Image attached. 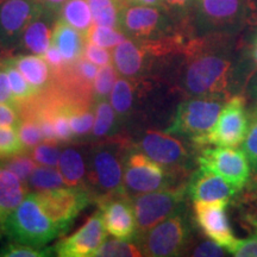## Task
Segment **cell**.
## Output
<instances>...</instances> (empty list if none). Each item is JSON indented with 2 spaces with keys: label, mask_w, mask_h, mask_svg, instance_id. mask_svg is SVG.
<instances>
[{
  "label": "cell",
  "mask_w": 257,
  "mask_h": 257,
  "mask_svg": "<svg viewBox=\"0 0 257 257\" xmlns=\"http://www.w3.org/2000/svg\"><path fill=\"white\" fill-rule=\"evenodd\" d=\"M225 34H212L186 43L187 63L182 88L189 96L225 95L230 98L237 67Z\"/></svg>",
  "instance_id": "obj_1"
},
{
  "label": "cell",
  "mask_w": 257,
  "mask_h": 257,
  "mask_svg": "<svg viewBox=\"0 0 257 257\" xmlns=\"http://www.w3.org/2000/svg\"><path fill=\"white\" fill-rule=\"evenodd\" d=\"M127 138L110 137L98 141L87 159V180L83 187L91 193L93 202L121 191L124 160L128 148Z\"/></svg>",
  "instance_id": "obj_2"
},
{
  "label": "cell",
  "mask_w": 257,
  "mask_h": 257,
  "mask_svg": "<svg viewBox=\"0 0 257 257\" xmlns=\"http://www.w3.org/2000/svg\"><path fill=\"white\" fill-rule=\"evenodd\" d=\"M68 229L47 216L34 192L28 193L21 205L0 225V232L12 242L36 248H43Z\"/></svg>",
  "instance_id": "obj_3"
},
{
  "label": "cell",
  "mask_w": 257,
  "mask_h": 257,
  "mask_svg": "<svg viewBox=\"0 0 257 257\" xmlns=\"http://www.w3.org/2000/svg\"><path fill=\"white\" fill-rule=\"evenodd\" d=\"M186 174L160 165L131 144L124 160L123 188L134 198L144 193L174 187L176 180Z\"/></svg>",
  "instance_id": "obj_4"
},
{
  "label": "cell",
  "mask_w": 257,
  "mask_h": 257,
  "mask_svg": "<svg viewBox=\"0 0 257 257\" xmlns=\"http://www.w3.org/2000/svg\"><path fill=\"white\" fill-rule=\"evenodd\" d=\"M227 99L225 95L192 96L179 105L166 133L191 138L195 143L210 133Z\"/></svg>",
  "instance_id": "obj_5"
},
{
  "label": "cell",
  "mask_w": 257,
  "mask_h": 257,
  "mask_svg": "<svg viewBox=\"0 0 257 257\" xmlns=\"http://www.w3.org/2000/svg\"><path fill=\"white\" fill-rule=\"evenodd\" d=\"M189 238V223L185 211L167 218L146 232L137 234L135 242L143 256H179L186 250Z\"/></svg>",
  "instance_id": "obj_6"
},
{
  "label": "cell",
  "mask_w": 257,
  "mask_h": 257,
  "mask_svg": "<svg viewBox=\"0 0 257 257\" xmlns=\"http://www.w3.org/2000/svg\"><path fill=\"white\" fill-rule=\"evenodd\" d=\"M187 194V185L182 184L134 197L137 234L146 232L161 221L184 210Z\"/></svg>",
  "instance_id": "obj_7"
},
{
  "label": "cell",
  "mask_w": 257,
  "mask_h": 257,
  "mask_svg": "<svg viewBox=\"0 0 257 257\" xmlns=\"http://www.w3.org/2000/svg\"><path fill=\"white\" fill-rule=\"evenodd\" d=\"M250 115L246 112V99L242 94L230 96L219 117L208 134L197 141L200 147H238L243 144L249 128Z\"/></svg>",
  "instance_id": "obj_8"
},
{
  "label": "cell",
  "mask_w": 257,
  "mask_h": 257,
  "mask_svg": "<svg viewBox=\"0 0 257 257\" xmlns=\"http://www.w3.org/2000/svg\"><path fill=\"white\" fill-rule=\"evenodd\" d=\"M197 23L202 31L229 35L248 21L250 0H195Z\"/></svg>",
  "instance_id": "obj_9"
},
{
  "label": "cell",
  "mask_w": 257,
  "mask_h": 257,
  "mask_svg": "<svg viewBox=\"0 0 257 257\" xmlns=\"http://www.w3.org/2000/svg\"><path fill=\"white\" fill-rule=\"evenodd\" d=\"M200 168L207 169L223 178L239 192L250 176V163L244 150L236 147H205L198 156Z\"/></svg>",
  "instance_id": "obj_10"
},
{
  "label": "cell",
  "mask_w": 257,
  "mask_h": 257,
  "mask_svg": "<svg viewBox=\"0 0 257 257\" xmlns=\"http://www.w3.org/2000/svg\"><path fill=\"white\" fill-rule=\"evenodd\" d=\"M34 193L47 216L67 227L93 201L91 193L83 186H64Z\"/></svg>",
  "instance_id": "obj_11"
},
{
  "label": "cell",
  "mask_w": 257,
  "mask_h": 257,
  "mask_svg": "<svg viewBox=\"0 0 257 257\" xmlns=\"http://www.w3.org/2000/svg\"><path fill=\"white\" fill-rule=\"evenodd\" d=\"M229 199L214 201H194L193 211L199 229L213 242L223 246L233 255L238 248L240 239L236 238L227 219L226 207Z\"/></svg>",
  "instance_id": "obj_12"
},
{
  "label": "cell",
  "mask_w": 257,
  "mask_h": 257,
  "mask_svg": "<svg viewBox=\"0 0 257 257\" xmlns=\"http://www.w3.org/2000/svg\"><path fill=\"white\" fill-rule=\"evenodd\" d=\"M168 21L157 6L124 4L118 18V30L133 40H157L165 36Z\"/></svg>",
  "instance_id": "obj_13"
},
{
  "label": "cell",
  "mask_w": 257,
  "mask_h": 257,
  "mask_svg": "<svg viewBox=\"0 0 257 257\" xmlns=\"http://www.w3.org/2000/svg\"><path fill=\"white\" fill-rule=\"evenodd\" d=\"M43 11L36 0H0V49L18 46L28 25Z\"/></svg>",
  "instance_id": "obj_14"
},
{
  "label": "cell",
  "mask_w": 257,
  "mask_h": 257,
  "mask_svg": "<svg viewBox=\"0 0 257 257\" xmlns=\"http://www.w3.org/2000/svg\"><path fill=\"white\" fill-rule=\"evenodd\" d=\"M148 157L167 168L187 173L191 155L187 147L174 135L161 131L148 130L140 142L135 144Z\"/></svg>",
  "instance_id": "obj_15"
},
{
  "label": "cell",
  "mask_w": 257,
  "mask_h": 257,
  "mask_svg": "<svg viewBox=\"0 0 257 257\" xmlns=\"http://www.w3.org/2000/svg\"><path fill=\"white\" fill-rule=\"evenodd\" d=\"M105 229L111 236L123 240L135 239L137 234L133 198L124 189L96 202Z\"/></svg>",
  "instance_id": "obj_16"
},
{
  "label": "cell",
  "mask_w": 257,
  "mask_h": 257,
  "mask_svg": "<svg viewBox=\"0 0 257 257\" xmlns=\"http://www.w3.org/2000/svg\"><path fill=\"white\" fill-rule=\"evenodd\" d=\"M107 233L100 212L96 211L76 232L59 240L54 246V252L60 257L94 256L99 246L106 240Z\"/></svg>",
  "instance_id": "obj_17"
},
{
  "label": "cell",
  "mask_w": 257,
  "mask_h": 257,
  "mask_svg": "<svg viewBox=\"0 0 257 257\" xmlns=\"http://www.w3.org/2000/svg\"><path fill=\"white\" fill-rule=\"evenodd\" d=\"M152 56L153 53L144 41L125 40L112 51V63L118 75L135 80L147 72Z\"/></svg>",
  "instance_id": "obj_18"
},
{
  "label": "cell",
  "mask_w": 257,
  "mask_h": 257,
  "mask_svg": "<svg viewBox=\"0 0 257 257\" xmlns=\"http://www.w3.org/2000/svg\"><path fill=\"white\" fill-rule=\"evenodd\" d=\"M187 193L193 201H214L221 199L230 200L237 192L219 175L199 167L189 179Z\"/></svg>",
  "instance_id": "obj_19"
},
{
  "label": "cell",
  "mask_w": 257,
  "mask_h": 257,
  "mask_svg": "<svg viewBox=\"0 0 257 257\" xmlns=\"http://www.w3.org/2000/svg\"><path fill=\"white\" fill-rule=\"evenodd\" d=\"M86 43L87 37L72 25L66 23L63 19L60 18L54 25L51 44L60 50L67 64H72L81 59L85 53Z\"/></svg>",
  "instance_id": "obj_20"
},
{
  "label": "cell",
  "mask_w": 257,
  "mask_h": 257,
  "mask_svg": "<svg viewBox=\"0 0 257 257\" xmlns=\"http://www.w3.org/2000/svg\"><path fill=\"white\" fill-rule=\"evenodd\" d=\"M37 92V94L46 92L53 83V74L44 57L41 55H16L8 59Z\"/></svg>",
  "instance_id": "obj_21"
},
{
  "label": "cell",
  "mask_w": 257,
  "mask_h": 257,
  "mask_svg": "<svg viewBox=\"0 0 257 257\" xmlns=\"http://www.w3.org/2000/svg\"><path fill=\"white\" fill-rule=\"evenodd\" d=\"M55 14L46 11L35 18L30 24L28 25L23 32L21 40V46L24 50L34 55H44L48 48L51 43V35H53L54 25L53 16Z\"/></svg>",
  "instance_id": "obj_22"
},
{
  "label": "cell",
  "mask_w": 257,
  "mask_h": 257,
  "mask_svg": "<svg viewBox=\"0 0 257 257\" xmlns=\"http://www.w3.org/2000/svg\"><path fill=\"white\" fill-rule=\"evenodd\" d=\"M28 192L27 186L0 163V225L21 205Z\"/></svg>",
  "instance_id": "obj_23"
},
{
  "label": "cell",
  "mask_w": 257,
  "mask_h": 257,
  "mask_svg": "<svg viewBox=\"0 0 257 257\" xmlns=\"http://www.w3.org/2000/svg\"><path fill=\"white\" fill-rule=\"evenodd\" d=\"M87 159L81 148L67 147L61 152L59 170L67 186H85L87 180Z\"/></svg>",
  "instance_id": "obj_24"
},
{
  "label": "cell",
  "mask_w": 257,
  "mask_h": 257,
  "mask_svg": "<svg viewBox=\"0 0 257 257\" xmlns=\"http://www.w3.org/2000/svg\"><path fill=\"white\" fill-rule=\"evenodd\" d=\"M66 111L75 140L91 136L95 119L94 104L67 100Z\"/></svg>",
  "instance_id": "obj_25"
},
{
  "label": "cell",
  "mask_w": 257,
  "mask_h": 257,
  "mask_svg": "<svg viewBox=\"0 0 257 257\" xmlns=\"http://www.w3.org/2000/svg\"><path fill=\"white\" fill-rule=\"evenodd\" d=\"M60 18L86 37L94 23L87 0H67L60 10Z\"/></svg>",
  "instance_id": "obj_26"
},
{
  "label": "cell",
  "mask_w": 257,
  "mask_h": 257,
  "mask_svg": "<svg viewBox=\"0 0 257 257\" xmlns=\"http://www.w3.org/2000/svg\"><path fill=\"white\" fill-rule=\"evenodd\" d=\"M95 119L93 125L91 136L96 141L110 138L117 133L118 118L117 113L107 100H101L94 104Z\"/></svg>",
  "instance_id": "obj_27"
},
{
  "label": "cell",
  "mask_w": 257,
  "mask_h": 257,
  "mask_svg": "<svg viewBox=\"0 0 257 257\" xmlns=\"http://www.w3.org/2000/svg\"><path fill=\"white\" fill-rule=\"evenodd\" d=\"M134 79H127L121 76L115 81L112 88L110 100L113 110L117 113L118 118L124 119L130 114L135 102V86Z\"/></svg>",
  "instance_id": "obj_28"
},
{
  "label": "cell",
  "mask_w": 257,
  "mask_h": 257,
  "mask_svg": "<svg viewBox=\"0 0 257 257\" xmlns=\"http://www.w3.org/2000/svg\"><path fill=\"white\" fill-rule=\"evenodd\" d=\"M87 2L94 24L118 29V18H119L120 10L124 6L123 0H87Z\"/></svg>",
  "instance_id": "obj_29"
},
{
  "label": "cell",
  "mask_w": 257,
  "mask_h": 257,
  "mask_svg": "<svg viewBox=\"0 0 257 257\" xmlns=\"http://www.w3.org/2000/svg\"><path fill=\"white\" fill-rule=\"evenodd\" d=\"M64 186L67 185L63 176L61 175L60 170L55 169V167L37 166L28 181V189L31 192L48 191Z\"/></svg>",
  "instance_id": "obj_30"
},
{
  "label": "cell",
  "mask_w": 257,
  "mask_h": 257,
  "mask_svg": "<svg viewBox=\"0 0 257 257\" xmlns=\"http://www.w3.org/2000/svg\"><path fill=\"white\" fill-rule=\"evenodd\" d=\"M2 63L5 67L6 73H8L10 87H11L12 94L17 101V105L30 100L37 95V92L32 88V86L24 78L23 74L19 72L14 64L10 63L8 59L2 61Z\"/></svg>",
  "instance_id": "obj_31"
},
{
  "label": "cell",
  "mask_w": 257,
  "mask_h": 257,
  "mask_svg": "<svg viewBox=\"0 0 257 257\" xmlns=\"http://www.w3.org/2000/svg\"><path fill=\"white\" fill-rule=\"evenodd\" d=\"M21 112L22 120L17 130L25 150H27V153H30L35 147L44 142L43 134H42L40 124L34 115L28 113V112Z\"/></svg>",
  "instance_id": "obj_32"
},
{
  "label": "cell",
  "mask_w": 257,
  "mask_h": 257,
  "mask_svg": "<svg viewBox=\"0 0 257 257\" xmlns=\"http://www.w3.org/2000/svg\"><path fill=\"white\" fill-rule=\"evenodd\" d=\"M117 70H115L113 63H108L102 66L98 70L94 82H93V102L101 100H107L110 96L112 88H113L115 81H117Z\"/></svg>",
  "instance_id": "obj_33"
},
{
  "label": "cell",
  "mask_w": 257,
  "mask_h": 257,
  "mask_svg": "<svg viewBox=\"0 0 257 257\" xmlns=\"http://www.w3.org/2000/svg\"><path fill=\"white\" fill-rule=\"evenodd\" d=\"M94 256L98 257H140L143 256L141 249L138 248L137 244L128 243L127 240H123L119 238L105 240L104 243L99 246ZM93 256V257H94Z\"/></svg>",
  "instance_id": "obj_34"
},
{
  "label": "cell",
  "mask_w": 257,
  "mask_h": 257,
  "mask_svg": "<svg viewBox=\"0 0 257 257\" xmlns=\"http://www.w3.org/2000/svg\"><path fill=\"white\" fill-rule=\"evenodd\" d=\"M87 41L99 47L110 49L125 41V35L121 31L119 32L118 29L93 24L87 35Z\"/></svg>",
  "instance_id": "obj_35"
},
{
  "label": "cell",
  "mask_w": 257,
  "mask_h": 257,
  "mask_svg": "<svg viewBox=\"0 0 257 257\" xmlns=\"http://www.w3.org/2000/svg\"><path fill=\"white\" fill-rule=\"evenodd\" d=\"M0 163H2L5 168L11 170V172L14 173L25 186H27V187L29 178H30L32 172H34L38 166L36 161L32 159L29 153H24L21 154V155L10 157V159H6Z\"/></svg>",
  "instance_id": "obj_36"
},
{
  "label": "cell",
  "mask_w": 257,
  "mask_h": 257,
  "mask_svg": "<svg viewBox=\"0 0 257 257\" xmlns=\"http://www.w3.org/2000/svg\"><path fill=\"white\" fill-rule=\"evenodd\" d=\"M27 153L19 137L18 130L14 127L0 126V160Z\"/></svg>",
  "instance_id": "obj_37"
},
{
  "label": "cell",
  "mask_w": 257,
  "mask_h": 257,
  "mask_svg": "<svg viewBox=\"0 0 257 257\" xmlns=\"http://www.w3.org/2000/svg\"><path fill=\"white\" fill-rule=\"evenodd\" d=\"M54 251L53 248H36V246L27 245L17 242L6 244L0 249L2 257H47L51 256Z\"/></svg>",
  "instance_id": "obj_38"
},
{
  "label": "cell",
  "mask_w": 257,
  "mask_h": 257,
  "mask_svg": "<svg viewBox=\"0 0 257 257\" xmlns=\"http://www.w3.org/2000/svg\"><path fill=\"white\" fill-rule=\"evenodd\" d=\"M60 144L43 142L40 143L31 150L30 155L32 159L37 162L38 166L56 167L59 166V161L61 156Z\"/></svg>",
  "instance_id": "obj_39"
},
{
  "label": "cell",
  "mask_w": 257,
  "mask_h": 257,
  "mask_svg": "<svg viewBox=\"0 0 257 257\" xmlns=\"http://www.w3.org/2000/svg\"><path fill=\"white\" fill-rule=\"evenodd\" d=\"M243 150L248 156L250 168L257 174V108L250 114L249 128L243 142Z\"/></svg>",
  "instance_id": "obj_40"
},
{
  "label": "cell",
  "mask_w": 257,
  "mask_h": 257,
  "mask_svg": "<svg viewBox=\"0 0 257 257\" xmlns=\"http://www.w3.org/2000/svg\"><path fill=\"white\" fill-rule=\"evenodd\" d=\"M83 56L87 57L89 61H92L93 63L96 64V66H100V67L111 63L112 61V54L106 49V48L99 47L88 41L87 43H86Z\"/></svg>",
  "instance_id": "obj_41"
},
{
  "label": "cell",
  "mask_w": 257,
  "mask_h": 257,
  "mask_svg": "<svg viewBox=\"0 0 257 257\" xmlns=\"http://www.w3.org/2000/svg\"><path fill=\"white\" fill-rule=\"evenodd\" d=\"M21 120V112L18 106L0 102V126L18 128Z\"/></svg>",
  "instance_id": "obj_42"
},
{
  "label": "cell",
  "mask_w": 257,
  "mask_h": 257,
  "mask_svg": "<svg viewBox=\"0 0 257 257\" xmlns=\"http://www.w3.org/2000/svg\"><path fill=\"white\" fill-rule=\"evenodd\" d=\"M44 60L47 61V63L49 64L50 69H51V74L54 76L59 75L60 73H62V70L66 68L67 63L64 61L62 54L60 53V50L54 46V44H50V47L48 48V50L46 51V54L43 55Z\"/></svg>",
  "instance_id": "obj_43"
},
{
  "label": "cell",
  "mask_w": 257,
  "mask_h": 257,
  "mask_svg": "<svg viewBox=\"0 0 257 257\" xmlns=\"http://www.w3.org/2000/svg\"><path fill=\"white\" fill-rule=\"evenodd\" d=\"M226 250L223 246L217 244L213 240H205L200 244H198L194 249L192 250L191 256H199V257H217V256H225Z\"/></svg>",
  "instance_id": "obj_44"
},
{
  "label": "cell",
  "mask_w": 257,
  "mask_h": 257,
  "mask_svg": "<svg viewBox=\"0 0 257 257\" xmlns=\"http://www.w3.org/2000/svg\"><path fill=\"white\" fill-rule=\"evenodd\" d=\"M0 102L18 106L14 94H12L11 87H10L8 73H6L5 67L3 66L2 62H0Z\"/></svg>",
  "instance_id": "obj_45"
},
{
  "label": "cell",
  "mask_w": 257,
  "mask_h": 257,
  "mask_svg": "<svg viewBox=\"0 0 257 257\" xmlns=\"http://www.w3.org/2000/svg\"><path fill=\"white\" fill-rule=\"evenodd\" d=\"M36 2L42 6V8L46 10V11L57 14V12H60L61 8H62L67 0H36Z\"/></svg>",
  "instance_id": "obj_46"
},
{
  "label": "cell",
  "mask_w": 257,
  "mask_h": 257,
  "mask_svg": "<svg viewBox=\"0 0 257 257\" xmlns=\"http://www.w3.org/2000/svg\"><path fill=\"white\" fill-rule=\"evenodd\" d=\"M124 4L128 5H147V6H162L163 0H123Z\"/></svg>",
  "instance_id": "obj_47"
},
{
  "label": "cell",
  "mask_w": 257,
  "mask_h": 257,
  "mask_svg": "<svg viewBox=\"0 0 257 257\" xmlns=\"http://www.w3.org/2000/svg\"><path fill=\"white\" fill-rule=\"evenodd\" d=\"M192 3H195V0H163V4L170 6V8H186L191 5Z\"/></svg>",
  "instance_id": "obj_48"
},
{
  "label": "cell",
  "mask_w": 257,
  "mask_h": 257,
  "mask_svg": "<svg viewBox=\"0 0 257 257\" xmlns=\"http://www.w3.org/2000/svg\"><path fill=\"white\" fill-rule=\"evenodd\" d=\"M251 56H252V60H253V62H255L256 68H257V35L255 36V38H253V42H252Z\"/></svg>",
  "instance_id": "obj_49"
},
{
  "label": "cell",
  "mask_w": 257,
  "mask_h": 257,
  "mask_svg": "<svg viewBox=\"0 0 257 257\" xmlns=\"http://www.w3.org/2000/svg\"><path fill=\"white\" fill-rule=\"evenodd\" d=\"M249 21H250V22H251V23H252V24H255V25H257V14H252L251 16H250Z\"/></svg>",
  "instance_id": "obj_50"
}]
</instances>
